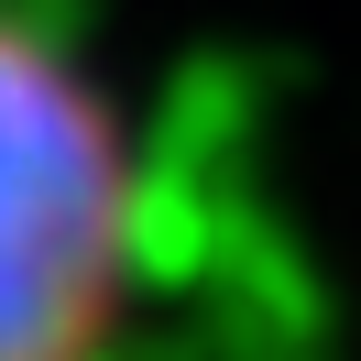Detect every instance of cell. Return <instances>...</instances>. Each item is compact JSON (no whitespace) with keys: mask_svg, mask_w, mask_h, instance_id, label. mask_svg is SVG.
Listing matches in <instances>:
<instances>
[{"mask_svg":"<svg viewBox=\"0 0 361 361\" xmlns=\"http://www.w3.org/2000/svg\"><path fill=\"white\" fill-rule=\"evenodd\" d=\"M154 295V154L55 23L0 11V361H121Z\"/></svg>","mask_w":361,"mask_h":361,"instance_id":"6da1fadb","label":"cell"}]
</instances>
